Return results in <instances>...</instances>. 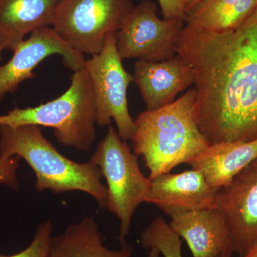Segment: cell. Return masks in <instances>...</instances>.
<instances>
[{
    "label": "cell",
    "mask_w": 257,
    "mask_h": 257,
    "mask_svg": "<svg viewBox=\"0 0 257 257\" xmlns=\"http://www.w3.org/2000/svg\"><path fill=\"white\" fill-rule=\"evenodd\" d=\"M177 54L192 67L194 116L209 144L257 140V9L227 32L185 23Z\"/></svg>",
    "instance_id": "cell-1"
},
{
    "label": "cell",
    "mask_w": 257,
    "mask_h": 257,
    "mask_svg": "<svg viewBox=\"0 0 257 257\" xmlns=\"http://www.w3.org/2000/svg\"><path fill=\"white\" fill-rule=\"evenodd\" d=\"M195 100V89H191L168 105L146 109L135 119L134 153L143 158L150 181L189 165L210 145L196 121Z\"/></svg>",
    "instance_id": "cell-2"
},
{
    "label": "cell",
    "mask_w": 257,
    "mask_h": 257,
    "mask_svg": "<svg viewBox=\"0 0 257 257\" xmlns=\"http://www.w3.org/2000/svg\"><path fill=\"white\" fill-rule=\"evenodd\" d=\"M15 156L23 159L35 172L38 192L78 191L94 198L99 207H106L107 190L99 167L89 161L79 163L64 156L44 136L41 126L0 125V158Z\"/></svg>",
    "instance_id": "cell-3"
},
{
    "label": "cell",
    "mask_w": 257,
    "mask_h": 257,
    "mask_svg": "<svg viewBox=\"0 0 257 257\" xmlns=\"http://www.w3.org/2000/svg\"><path fill=\"white\" fill-rule=\"evenodd\" d=\"M0 125L52 128L61 145L89 151L95 141L96 124L94 91L87 71L84 68L74 71L68 89L53 100L33 107L15 106L0 115Z\"/></svg>",
    "instance_id": "cell-4"
},
{
    "label": "cell",
    "mask_w": 257,
    "mask_h": 257,
    "mask_svg": "<svg viewBox=\"0 0 257 257\" xmlns=\"http://www.w3.org/2000/svg\"><path fill=\"white\" fill-rule=\"evenodd\" d=\"M89 162L99 167L105 179L106 208L119 221V242H126L134 214L147 202L151 181L140 170L138 156L111 124Z\"/></svg>",
    "instance_id": "cell-5"
},
{
    "label": "cell",
    "mask_w": 257,
    "mask_h": 257,
    "mask_svg": "<svg viewBox=\"0 0 257 257\" xmlns=\"http://www.w3.org/2000/svg\"><path fill=\"white\" fill-rule=\"evenodd\" d=\"M134 7L133 0H60L51 26L76 52L92 56L109 34L119 31Z\"/></svg>",
    "instance_id": "cell-6"
},
{
    "label": "cell",
    "mask_w": 257,
    "mask_h": 257,
    "mask_svg": "<svg viewBox=\"0 0 257 257\" xmlns=\"http://www.w3.org/2000/svg\"><path fill=\"white\" fill-rule=\"evenodd\" d=\"M116 48V32L106 37L100 52L85 60L84 68L92 82L96 106V124L109 126L114 121L124 141L132 140L136 131L128 107L127 89L133 76L126 72Z\"/></svg>",
    "instance_id": "cell-7"
},
{
    "label": "cell",
    "mask_w": 257,
    "mask_h": 257,
    "mask_svg": "<svg viewBox=\"0 0 257 257\" xmlns=\"http://www.w3.org/2000/svg\"><path fill=\"white\" fill-rule=\"evenodd\" d=\"M157 6L150 0L135 5L116 32V48L121 60L160 62L177 55V43L185 21L160 19Z\"/></svg>",
    "instance_id": "cell-8"
},
{
    "label": "cell",
    "mask_w": 257,
    "mask_h": 257,
    "mask_svg": "<svg viewBox=\"0 0 257 257\" xmlns=\"http://www.w3.org/2000/svg\"><path fill=\"white\" fill-rule=\"evenodd\" d=\"M13 55L0 66V102L25 81L35 77L34 70L47 57L59 55L73 72L84 68V55L76 52L50 26L37 29L15 47Z\"/></svg>",
    "instance_id": "cell-9"
},
{
    "label": "cell",
    "mask_w": 257,
    "mask_h": 257,
    "mask_svg": "<svg viewBox=\"0 0 257 257\" xmlns=\"http://www.w3.org/2000/svg\"><path fill=\"white\" fill-rule=\"evenodd\" d=\"M215 208L226 219L234 253L243 257L257 243V158L219 191Z\"/></svg>",
    "instance_id": "cell-10"
},
{
    "label": "cell",
    "mask_w": 257,
    "mask_h": 257,
    "mask_svg": "<svg viewBox=\"0 0 257 257\" xmlns=\"http://www.w3.org/2000/svg\"><path fill=\"white\" fill-rule=\"evenodd\" d=\"M219 190L213 188L202 172L192 169L163 174L151 180L146 203L170 216L176 213L215 208Z\"/></svg>",
    "instance_id": "cell-11"
},
{
    "label": "cell",
    "mask_w": 257,
    "mask_h": 257,
    "mask_svg": "<svg viewBox=\"0 0 257 257\" xmlns=\"http://www.w3.org/2000/svg\"><path fill=\"white\" fill-rule=\"evenodd\" d=\"M133 76L147 110L160 109L173 102L176 96L194 84V80L192 67L179 55L160 62L139 60Z\"/></svg>",
    "instance_id": "cell-12"
},
{
    "label": "cell",
    "mask_w": 257,
    "mask_h": 257,
    "mask_svg": "<svg viewBox=\"0 0 257 257\" xmlns=\"http://www.w3.org/2000/svg\"><path fill=\"white\" fill-rule=\"evenodd\" d=\"M169 224L188 245L193 257L234 253L226 219L216 208L176 213Z\"/></svg>",
    "instance_id": "cell-13"
},
{
    "label": "cell",
    "mask_w": 257,
    "mask_h": 257,
    "mask_svg": "<svg viewBox=\"0 0 257 257\" xmlns=\"http://www.w3.org/2000/svg\"><path fill=\"white\" fill-rule=\"evenodd\" d=\"M257 158V140L211 144L189 165L213 188L220 190Z\"/></svg>",
    "instance_id": "cell-14"
},
{
    "label": "cell",
    "mask_w": 257,
    "mask_h": 257,
    "mask_svg": "<svg viewBox=\"0 0 257 257\" xmlns=\"http://www.w3.org/2000/svg\"><path fill=\"white\" fill-rule=\"evenodd\" d=\"M60 0H0V37L13 51L27 35L51 26Z\"/></svg>",
    "instance_id": "cell-15"
},
{
    "label": "cell",
    "mask_w": 257,
    "mask_h": 257,
    "mask_svg": "<svg viewBox=\"0 0 257 257\" xmlns=\"http://www.w3.org/2000/svg\"><path fill=\"white\" fill-rule=\"evenodd\" d=\"M121 245L117 250L106 247L95 219L86 217L52 236L48 257H133V247L126 241Z\"/></svg>",
    "instance_id": "cell-16"
},
{
    "label": "cell",
    "mask_w": 257,
    "mask_h": 257,
    "mask_svg": "<svg viewBox=\"0 0 257 257\" xmlns=\"http://www.w3.org/2000/svg\"><path fill=\"white\" fill-rule=\"evenodd\" d=\"M257 9L256 0H204L187 15L186 25L204 31L235 30Z\"/></svg>",
    "instance_id": "cell-17"
},
{
    "label": "cell",
    "mask_w": 257,
    "mask_h": 257,
    "mask_svg": "<svg viewBox=\"0 0 257 257\" xmlns=\"http://www.w3.org/2000/svg\"><path fill=\"white\" fill-rule=\"evenodd\" d=\"M144 248H156L163 257H183L182 241L164 218H155L140 236Z\"/></svg>",
    "instance_id": "cell-18"
},
{
    "label": "cell",
    "mask_w": 257,
    "mask_h": 257,
    "mask_svg": "<svg viewBox=\"0 0 257 257\" xmlns=\"http://www.w3.org/2000/svg\"><path fill=\"white\" fill-rule=\"evenodd\" d=\"M53 226L50 221L42 223L37 228L31 243L20 252L10 256L0 255V257H48Z\"/></svg>",
    "instance_id": "cell-19"
},
{
    "label": "cell",
    "mask_w": 257,
    "mask_h": 257,
    "mask_svg": "<svg viewBox=\"0 0 257 257\" xmlns=\"http://www.w3.org/2000/svg\"><path fill=\"white\" fill-rule=\"evenodd\" d=\"M21 158L18 156L0 158V184L18 190V172Z\"/></svg>",
    "instance_id": "cell-20"
},
{
    "label": "cell",
    "mask_w": 257,
    "mask_h": 257,
    "mask_svg": "<svg viewBox=\"0 0 257 257\" xmlns=\"http://www.w3.org/2000/svg\"><path fill=\"white\" fill-rule=\"evenodd\" d=\"M158 3L164 19L185 21L187 15L181 0H158Z\"/></svg>",
    "instance_id": "cell-21"
},
{
    "label": "cell",
    "mask_w": 257,
    "mask_h": 257,
    "mask_svg": "<svg viewBox=\"0 0 257 257\" xmlns=\"http://www.w3.org/2000/svg\"><path fill=\"white\" fill-rule=\"evenodd\" d=\"M204 1V0H181L186 15L190 13L194 8H197L198 5H200Z\"/></svg>",
    "instance_id": "cell-22"
},
{
    "label": "cell",
    "mask_w": 257,
    "mask_h": 257,
    "mask_svg": "<svg viewBox=\"0 0 257 257\" xmlns=\"http://www.w3.org/2000/svg\"><path fill=\"white\" fill-rule=\"evenodd\" d=\"M243 257H257V243H255Z\"/></svg>",
    "instance_id": "cell-23"
},
{
    "label": "cell",
    "mask_w": 257,
    "mask_h": 257,
    "mask_svg": "<svg viewBox=\"0 0 257 257\" xmlns=\"http://www.w3.org/2000/svg\"><path fill=\"white\" fill-rule=\"evenodd\" d=\"M160 253L156 249V248H151L149 250L148 257H160Z\"/></svg>",
    "instance_id": "cell-24"
},
{
    "label": "cell",
    "mask_w": 257,
    "mask_h": 257,
    "mask_svg": "<svg viewBox=\"0 0 257 257\" xmlns=\"http://www.w3.org/2000/svg\"><path fill=\"white\" fill-rule=\"evenodd\" d=\"M5 50V46L4 42H3V39L0 37V63H1L2 60H3V57H2V53L3 51Z\"/></svg>",
    "instance_id": "cell-25"
},
{
    "label": "cell",
    "mask_w": 257,
    "mask_h": 257,
    "mask_svg": "<svg viewBox=\"0 0 257 257\" xmlns=\"http://www.w3.org/2000/svg\"><path fill=\"white\" fill-rule=\"evenodd\" d=\"M232 254V253H222V254H221L220 256L218 257H233Z\"/></svg>",
    "instance_id": "cell-26"
},
{
    "label": "cell",
    "mask_w": 257,
    "mask_h": 257,
    "mask_svg": "<svg viewBox=\"0 0 257 257\" xmlns=\"http://www.w3.org/2000/svg\"><path fill=\"white\" fill-rule=\"evenodd\" d=\"M256 1H257V0H256Z\"/></svg>",
    "instance_id": "cell-27"
}]
</instances>
